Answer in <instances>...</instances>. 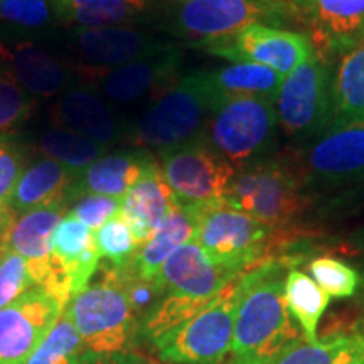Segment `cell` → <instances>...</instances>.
Listing matches in <instances>:
<instances>
[{"label": "cell", "mask_w": 364, "mask_h": 364, "mask_svg": "<svg viewBox=\"0 0 364 364\" xmlns=\"http://www.w3.org/2000/svg\"><path fill=\"white\" fill-rule=\"evenodd\" d=\"M34 147L41 156L66 166L76 176L107 154V147L70 130H48L38 136Z\"/></svg>", "instance_id": "30"}, {"label": "cell", "mask_w": 364, "mask_h": 364, "mask_svg": "<svg viewBox=\"0 0 364 364\" xmlns=\"http://www.w3.org/2000/svg\"><path fill=\"white\" fill-rule=\"evenodd\" d=\"M235 277L218 268L196 241L182 245L152 282L157 300L140 321L136 336L156 344L203 311Z\"/></svg>", "instance_id": "2"}, {"label": "cell", "mask_w": 364, "mask_h": 364, "mask_svg": "<svg viewBox=\"0 0 364 364\" xmlns=\"http://www.w3.org/2000/svg\"><path fill=\"white\" fill-rule=\"evenodd\" d=\"M95 243L100 258H105L110 262L112 267L117 268L130 267L140 248L134 231L122 215L112 218L95 231Z\"/></svg>", "instance_id": "32"}, {"label": "cell", "mask_w": 364, "mask_h": 364, "mask_svg": "<svg viewBox=\"0 0 364 364\" xmlns=\"http://www.w3.org/2000/svg\"><path fill=\"white\" fill-rule=\"evenodd\" d=\"M54 17L49 0H0V22L21 29H44Z\"/></svg>", "instance_id": "37"}, {"label": "cell", "mask_w": 364, "mask_h": 364, "mask_svg": "<svg viewBox=\"0 0 364 364\" xmlns=\"http://www.w3.org/2000/svg\"><path fill=\"white\" fill-rule=\"evenodd\" d=\"M241 275L235 277L203 311L154 344L162 361L174 364L225 363L233 341Z\"/></svg>", "instance_id": "8"}, {"label": "cell", "mask_w": 364, "mask_h": 364, "mask_svg": "<svg viewBox=\"0 0 364 364\" xmlns=\"http://www.w3.org/2000/svg\"><path fill=\"white\" fill-rule=\"evenodd\" d=\"M54 17L83 29L130 26L152 9V0H49Z\"/></svg>", "instance_id": "25"}, {"label": "cell", "mask_w": 364, "mask_h": 364, "mask_svg": "<svg viewBox=\"0 0 364 364\" xmlns=\"http://www.w3.org/2000/svg\"><path fill=\"white\" fill-rule=\"evenodd\" d=\"M85 356L80 332L65 311L24 364H81Z\"/></svg>", "instance_id": "31"}, {"label": "cell", "mask_w": 364, "mask_h": 364, "mask_svg": "<svg viewBox=\"0 0 364 364\" xmlns=\"http://www.w3.org/2000/svg\"><path fill=\"white\" fill-rule=\"evenodd\" d=\"M0 68L34 98L59 97L75 86V73L31 41L0 43Z\"/></svg>", "instance_id": "19"}, {"label": "cell", "mask_w": 364, "mask_h": 364, "mask_svg": "<svg viewBox=\"0 0 364 364\" xmlns=\"http://www.w3.org/2000/svg\"><path fill=\"white\" fill-rule=\"evenodd\" d=\"M204 51L233 63L267 66L279 75H290L314 53L306 34L267 24H252L233 38L209 46Z\"/></svg>", "instance_id": "15"}, {"label": "cell", "mask_w": 364, "mask_h": 364, "mask_svg": "<svg viewBox=\"0 0 364 364\" xmlns=\"http://www.w3.org/2000/svg\"><path fill=\"white\" fill-rule=\"evenodd\" d=\"M363 364H364V363H363Z\"/></svg>", "instance_id": "42"}, {"label": "cell", "mask_w": 364, "mask_h": 364, "mask_svg": "<svg viewBox=\"0 0 364 364\" xmlns=\"http://www.w3.org/2000/svg\"><path fill=\"white\" fill-rule=\"evenodd\" d=\"M27 147L12 136H0V220L6 215L9 203L26 171Z\"/></svg>", "instance_id": "36"}, {"label": "cell", "mask_w": 364, "mask_h": 364, "mask_svg": "<svg viewBox=\"0 0 364 364\" xmlns=\"http://www.w3.org/2000/svg\"><path fill=\"white\" fill-rule=\"evenodd\" d=\"M152 162L145 150H122L100 157L75 177L66 201L70 204L86 194L124 199Z\"/></svg>", "instance_id": "20"}, {"label": "cell", "mask_w": 364, "mask_h": 364, "mask_svg": "<svg viewBox=\"0 0 364 364\" xmlns=\"http://www.w3.org/2000/svg\"><path fill=\"white\" fill-rule=\"evenodd\" d=\"M306 188H338L364 177V117L331 127L295 156Z\"/></svg>", "instance_id": "12"}, {"label": "cell", "mask_w": 364, "mask_h": 364, "mask_svg": "<svg viewBox=\"0 0 364 364\" xmlns=\"http://www.w3.org/2000/svg\"><path fill=\"white\" fill-rule=\"evenodd\" d=\"M176 203V196L164 179L161 166L154 161L122 199L120 215L129 223L142 247L156 233Z\"/></svg>", "instance_id": "22"}, {"label": "cell", "mask_w": 364, "mask_h": 364, "mask_svg": "<svg viewBox=\"0 0 364 364\" xmlns=\"http://www.w3.org/2000/svg\"><path fill=\"white\" fill-rule=\"evenodd\" d=\"M361 292H363V299H364V265H363V272H361Z\"/></svg>", "instance_id": "41"}, {"label": "cell", "mask_w": 364, "mask_h": 364, "mask_svg": "<svg viewBox=\"0 0 364 364\" xmlns=\"http://www.w3.org/2000/svg\"><path fill=\"white\" fill-rule=\"evenodd\" d=\"M295 258H263L240 277L233 341L223 364H267L302 338L287 307L285 279Z\"/></svg>", "instance_id": "1"}, {"label": "cell", "mask_w": 364, "mask_h": 364, "mask_svg": "<svg viewBox=\"0 0 364 364\" xmlns=\"http://www.w3.org/2000/svg\"><path fill=\"white\" fill-rule=\"evenodd\" d=\"M76 174L53 159H39L26 167L9 203V215L19 216L33 209L68 203L66 196Z\"/></svg>", "instance_id": "24"}, {"label": "cell", "mask_w": 364, "mask_h": 364, "mask_svg": "<svg viewBox=\"0 0 364 364\" xmlns=\"http://www.w3.org/2000/svg\"><path fill=\"white\" fill-rule=\"evenodd\" d=\"M332 78L329 63L316 49L287 75L275 100L277 118L285 136L316 139L332 124Z\"/></svg>", "instance_id": "9"}, {"label": "cell", "mask_w": 364, "mask_h": 364, "mask_svg": "<svg viewBox=\"0 0 364 364\" xmlns=\"http://www.w3.org/2000/svg\"><path fill=\"white\" fill-rule=\"evenodd\" d=\"M51 120L58 129L75 132L107 149L130 136L132 124L118 115L93 86L75 85L59 95Z\"/></svg>", "instance_id": "17"}, {"label": "cell", "mask_w": 364, "mask_h": 364, "mask_svg": "<svg viewBox=\"0 0 364 364\" xmlns=\"http://www.w3.org/2000/svg\"><path fill=\"white\" fill-rule=\"evenodd\" d=\"M307 267L312 280L329 297H353L358 292L359 285H361V275L351 265L339 260V258L317 257Z\"/></svg>", "instance_id": "34"}, {"label": "cell", "mask_w": 364, "mask_h": 364, "mask_svg": "<svg viewBox=\"0 0 364 364\" xmlns=\"http://www.w3.org/2000/svg\"><path fill=\"white\" fill-rule=\"evenodd\" d=\"M36 98L0 68V136H12L31 120Z\"/></svg>", "instance_id": "33"}, {"label": "cell", "mask_w": 364, "mask_h": 364, "mask_svg": "<svg viewBox=\"0 0 364 364\" xmlns=\"http://www.w3.org/2000/svg\"><path fill=\"white\" fill-rule=\"evenodd\" d=\"M51 255L54 265L70 284L73 297L88 285L100 267L95 231L70 213L63 216L54 230Z\"/></svg>", "instance_id": "21"}, {"label": "cell", "mask_w": 364, "mask_h": 364, "mask_svg": "<svg viewBox=\"0 0 364 364\" xmlns=\"http://www.w3.org/2000/svg\"><path fill=\"white\" fill-rule=\"evenodd\" d=\"M290 21L311 34L321 56L346 54L364 39V0H284Z\"/></svg>", "instance_id": "14"}, {"label": "cell", "mask_w": 364, "mask_h": 364, "mask_svg": "<svg viewBox=\"0 0 364 364\" xmlns=\"http://www.w3.org/2000/svg\"><path fill=\"white\" fill-rule=\"evenodd\" d=\"M304 189L295 159H265L236 171L223 201L270 231L287 226L302 213Z\"/></svg>", "instance_id": "6"}, {"label": "cell", "mask_w": 364, "mask_h": 364, "mask_svg": "<svg viewBox=\"0 0 364 364\" xmlns=\"http://www.w3.org/2000/svg\"><path fill=\"white\" fill-rule=\"evenodd\" d=\"M176 46L147 31L132 26L83 29L76 27L71 36V49L93 71L115 70L139 59L156 56Z\"/></svg>", "instance_id": "16"}, {"label": "cell", "mask_w": 364, "mask_h": 364, "mask_svg": "<svg viewBox=\"0 0 364 364\" xmlns=\"http://www.w3.org/2000/svg\"><path fill=\"white\" fill-rule=\"evenodd\" d=\"M361 117H364V39L344 54L332 78L331 127Z\"/></svg>", "instance_id": "28"}, {"label": "cell", "mask_w": 364, "mask_h": 364, "mask_svg": "<svg viewBox=\"0 0 364 364\" xmlns=\"http://www.w3.org/2000/svg\"><path fill=\"white\" fill-rule=\"evenodd\" d=\"M120 208L122 199L110 198V196L86 194L76 199L70 215L78 218L81 223H85L93 231H97L112 218L120 215Z\"/></svg>", "instance_id": "38"}, {"label": "cell", "mask_w": 364, "mask_h": 364, "mask_svg": "<svg viewBox=\"0 0 364 364\" xmlns=\"http://www.w3.org/2000/svg\"><path fill=\"white\" fill-rule=\"evenodd\" d=\"M204 206L176 203L156 233L139 248L130 265L132 272L142 280H156L167 258L182 245L194 241L199 216Z\"/></svg>", "instance_id": "23"}, {"label": "cell", "mask_w": 364, "mask_h": 364, "mask_svg": "<svg viewBox=\"0 0 364 364\" xmlns=\"http://www.w3.org/2000/svg\"><path fill=\"white\" fill-rule=\"evenodd\" d=\"M181 53L172 46L156 56L139 59L115 70H91L90 75L98 76L100 90L97 91L102 97L118 103H132L150 95L161 97L164 91L177 83Z\"/></svg>", "instance_id": "18"}, {"label": "cell", "mask_w": 364, "mask_h": 364, "mask_svg": "<svg viewBox=\"0 0 364 364\" xmlns=\"http://www.w3.org/2000/svg\"><path fill=\"white\" fill-rule=\"evenodd\" d=\"M343 250L348 253L364 255V225L346 236L343 241Z\"/></svg>", "instance_id": "40"}, {"label": "cell", "mask_w": 364, "mask_h": 364, "mask_svg": "<svg viewBox=\"0 0 364 364\" xmlns=\"http://www.w3.org/2000/svg\"><path fill=\"white\" fill-rule=\"evenodd\" d=\"M287 21L284 0H176L167 29L186 44L208 49L252 24L282 26Z\"/></svg>", "instance_id": "7"}, {"label": "cell", "mask_w": 364, "mask_h": 364, "mask_svg": "<svg viewBox=\"0 0 364 364\" xmlns=\"http://www.w3.org/2000/svg\"><path fill=\"white\" fill-rule=\"evenodd\" d=\"M68 304L44 287H34L0 309V364H24L43 343Z\"/></svg>", "instance_id": "13"}, {"label": "cell", "mask_w": 364, "mask_h": 364, "mask_svg": "<svg viewBox=\"0 0 364 364\" xmlns=\"http://www.w3.org/2000/svg\"><path fill=\"white\" fill-rule=\"evenodd\" d=\"M285 300L290 314L299 322L304 338L318 341L317 326L324 316L331 297L311 277L297 268H290L285 279Z\"/></svg>", "instance_id": "29"}, {"label": "cell", "mask_w": 364, "mask_h": 364, "mask_svg": "<svg viewBox=\"0 0 364 364\" xmlns=\"http://www.w3.org/2000/svg\"><path fill=\"white\" fill-rule=\"evenodd\" d=\"M279 118L275 102L258 97L220 98L201 132L203 142L236 171L268 159Z\"/></svg>", "instance_id": "4"}, {"label": "cell", "mask_w": 364, "mask_h": 364, "mask_svg": "<svg viewBox=\"0 0 364 364\" xmlns=\"http://www.w3.org/2000/svg\"><path fill=\"white\" fill-rule=\"evenodd\" d=\"M270 231L225 201L206 204L194 241L218 268L241 275L263 260Z\"/></svg>", "instance_id": "10"}, {"label": "cell", "mask_w": 364, "mask_h": 364, "mask_svg": "<svg viewBox=\"0 0 364 364\" xmlns=\"http://www.w3.org/2000/svg\"><path fill=\"white\" fill-rule=\"evenodd\" d=\"M216 98L258 97L275 102L285 76L267 66L252 63H235L206 73Z\"/></svg>", "instance_id": "27"}, {"label": "cell", "mask_w": 364, "mask_h": 364, "mask_svg": "<svg viewBox=\"0 0 364 364\" xmlns=\"http://www.w3.org/2000/svg\"><path fill=\"white\" fill-rule=\"evenodd\" d=\"M161 171L177 203L213 204L223 201L236 169L213 152L201 136L162 150Z\"/></svg>", "instance_id": "11"}, {"label": "cell", "mask_w": 364, "mask_h": 364, "mask_svg": "<svg viewBox=\"0 0 364 364\" xmlns=\"http://www.w3.org/2000/svg\"><path fill=\"white\" fill-rule=\"evenodd\" d=\"M66 312L80 332L86 356L125 354L139 334L140 317L132 306L124 268L103 267L102 279L76 294Z\"/></svg>", "instance_id": "3"}, {"label": "cell", "mask_w": 364, "mask_h": 364, "mask_svg": "<svg viewBox=\"0 0 364 364\" xmlns=\"http://www.w3.org/2000/svg\"><path fill=\"white\" fill-rule=\"evenodd\" d=\"M353 186L341 189L332 194L318 208V216L322 218H349L364 213V177L351 182Z\"/></svg>", "instance_id": "39"}, {"label": "cell", "mask_w": 364, "mask_h": 364, "mask_svg": "<svg viewBox=\"0 0 364 364\" xmlns=\"http://www.w3.org/2000/svg\"><path fill=\"white\" fill-rule=\"evenodd\" d=\"M38 287L29 262L9 247L0 245V309Z\"/></svg>", "instance_id": "35"}, {"label": "cell", "mask_w": 364, "mask_h": 364, "mask_svg": "<svg viewBox=\"0 0 364 364\" xmlns=\"http://www.w3.org/2000/svg\"><path fill=\"white\" fill-rule=\"evenodd\" d=\"M364 334H338L316 343L300 338L267 364H363Z\"/></svg>", "instance_id": "26"}, {"label": "cell", "mask_w": 364, "mask_h": 364, "mask_svg": "<svg viewBox=\"0 0 364 364\" xmlns=\"http://www.w3.org/2000/svg\"><path fill=\"white\" fill-rule=\"evenodd\" d=\"M216 102L206 73L182 76L130 125L129 142L161 152L189 142L201 135Z\"/></svg>", "instance_id": "5"}]
</instances>
